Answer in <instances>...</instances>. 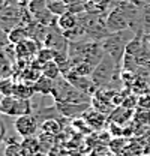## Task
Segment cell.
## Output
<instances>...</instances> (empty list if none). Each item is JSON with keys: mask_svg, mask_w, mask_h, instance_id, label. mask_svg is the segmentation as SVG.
Segmentation results:
<instances>
[{"mask_svg": "<svg viewBox=\"0 0 150 156\" xmlns=\"http://www.w3.org/2000/svg\"><path fill=\"white\" fill-rule=\"evenodd\" d=\"M41 129H42L44 134H48V135H57V134H60V131H62V125L59 123L57 119H48V120H44Z\"/></svg>", "mask_w": 150, "mask_h": 156, "instance_id": "ac0fdd59", "label": "cell"}, {"mask_svg": "<svg viewBox=\"0 0 150 156\" xmlns=\"http://www.w3.org/2000/svg\"><path fill=\"white\" fill-rule=\"evenodd\" d=\"M14 128L15 132L23 138H29V136H35V134L39 129V120L36 114H26V116L17 117L14 122Z\"/></svg>", "mask_w": 150, "mask_h": 156, "instance_id": "5b68a950", "label": "cell"}, {"mask_svg": "<svg viewBox=\"0 0 150 156\" xmlns=\"http://www.w3.org/2000/svg\"><path fill=\"white\" fill-rule=\"evenodd\" d=\"M93 105L96 107V111L102 113V114H108L112 110L114 104L112 101H110V96H105L104 92H96V95H93Z\"/></svg>", "mask_w": 150, "mask_h": 156, "instance_id": "30bf717a", "label": "cell"}, {"mask_svg": "<svg viewBox=\"0 0 150 156\" xmlns=\"http://www.w3.org/2000/svg\"><path fill=\"white\" fill-rule=\"evenodd\" d=\"M138 108H143V110L150 111V93L138 96Z\"/></svg>", "mask_w": 150, "mask_h": 156, "instance_id": "7402d4cb", "label": "cell"}, {"mask_svg": "<svg viewBox=\"0 0 150 156\" xmlns=\"http://www.w3.org/2000/svg\"><path fill=\"white\" fill-rule=\"evenodd\" d=\"M105 26H107L110 33H116V32H122V30H128L129 29L128 18H126V15L123 14V11L119 6H116L111 12L107 15Z\"/></svg>", "mask_w": 150, "mask_h": 156, "instance_id": "8992f818", "label": "cell"}, {"mask_svg": "<svg viewBox=\"0 0 150 156\" xmlns=\"http://www.w3.org/2000/svg\"><path fill=\"white\" fill-rule=\"evenodd\" d=\"M56 107L59 113L65 117H75L83 116L87 113L89 102L87 104H68V102H56Z\"/></svg>", "mask_w": 150, "mask_h": 156, "instance_id": "52a82bcc", "label": "cell"}, {"mask_svg": "<svg viewBox=\"0 0 150 156\" xmlns=\"http://www.w3.org/2000/svg\"><path fill=\"white\" fill-rule=\"evenodd\" d=\"M38 53V42L35 39L29 38L23 42L15 45V57L18 58H29L30 56Z\"/></svg>", "mask_w": 150, "mask_h": 156, "instance_id": "9c48e42d", "label": "cell"}, {"mask_svg": "<svg viewBox=\"0 0 150 156\" xmlns=\"http://www.w3.org/2000/svg\"><path fill=\"white\" fill-rule=\"evenodd\" d=\"M47 8H48L47 6V0H32L27 5V9H29V12H30L32 17H36L38 14L44 12Z\"/></svg>", "mask_w": 150, "mask_h": 156, "instance_id": "d6986e66", "label": "cell"}, {"mask_svg": "<svg viewBox=\"0 0 150 156\" xmlns=\"http://www.w3.org/2000/svg\"><path fill=\"white\" fill-rule=\"evenodd\" d=\"M3 98H5V96H3V93L0 92V105H2V101H3Z\"/></svg>", "mask_w": 150, "mask_h": 156, "instance_id": "4316f807", "label": "cell"}, {"mask_svg": "<svg viewBox=\"0 0 150 156\" xmlns=\"http://www.w3.org/2000/svg\"><path fill=\"white\" fill-rule=\"evenodd\" d=\"M42 75H45V77L51 78V80H59V75H60V68H59V65H57L54 60H51V62H47V63H44L42 65Z\"/></svg>", "mask_w": 150, "mask_h": 156, "instance_id": "e0dca14e", "label": "cell"}, {"mask_svg": "<svg viewBox=\"0 0 150 156\" xmlns=\"http://www.w3.org/2000/svg\"><path fill=\"white\" fill-rule=\"evenodd\" d=\"M14 89H15V83L11 77L3 78L0 81V92L3 93V96H12L14 95Z\"/></svg>", "mask_w": 150, "mask_h": 156, "instance_id": "ffe728a7", "label": "cell"}, {"mask_svg": "<svg viewBox=\"0 0 150 156\" xmlns=\"http://www.w3.org/2000/svg\"><path fill=\"white\" fill-rule=\"evenodd\" d=\"M134 120L137 122V125H143V126H149L150 125V111L143 110V108H137Z\"/></svg>", "mask_w": 150, "mask_h": 156, "instance_id": "44dd1931", "label": "cell"}, {"mask_svg": "<svg viewBox=\"0 0 150 156\" xmlns=\"http://www.w3.org/2000/svg\"><path fill=\"white\" fill-rule=\"evenodd\" d=\"M53 96L56 102H68V104H87L90 98L89 95L74 87L68 80H56Z\"/></svg>", "mask_w": 150, "mask_h": 156, "instance_id": "3957f363", "label": "cell"}, {"mask_svg": "<svg viewBox=\"0 0 150 156\" xmlns=\"http://www.w3.org/2000/svg\"><path fill=\"white\" fill-rule=\"evenodd\" d=\"M0 156H5V150H3L2 147H0Z\"/></svg>", "mask_w": 150, "mask_h": 156, "instance_id": "484cf974", "label": "cell"}, {"mask_svg": "<svg viewBox=\"0 0 150 156\" xmlns=\"http://www.w3.org/2000/svg\"><path fill=\"white\" fill-rule=\"evenodd\" d=\"M17 2H18L20 5H23V6H27V5H29L32 0H17Z\"/></svg>", "mask_w": 150, "mask_h": 156, "instance_id": "d4e9b609", "label": "cell"}, {"mask_svg": "<svg viewBox=\"0 0 150 156\" xmlns=\"http://www.w3.org/2000/svg\"><path fill=\"white\" fill-rule=\"evenodd\" d=\"M3 150H5V156H27L24 149H23V146H21V143L12 140V138L5 141Z\"/></svg>", "mask_w": 150, "mask_h": 156, "instance_id": "5bb4252c", "label": "cell"}, {"mask_svg": "<svg viewBox=\"0 0 150 156\" xmlns=\"http://www.w3.org/2000/svg\"><path fill=\"white\" fill-rule=\"evenodd\" d=\"M134 38H135V33L131 29H128V30L110 33L107 38L101 41V44H102V48H104L105 54H108L110 57L114 58V62L117 65H120L123 62V57H125L126 47L129 45V42Z\"/></svg>", "mask_w": 150, "mask_h": 156, "instance_id": "6da1fadb", "label": "cell"}, {"mask_svg": "<svg viewBox=\"0 0 150 156\" xmlns=\"http://www.w3.org/2000/svg\"><path fill=\"white\" fill-rule=\"evenodd\" d=\"M33 95H36L33 86H30V84H27V83H18V84L15 83V89H14V95H12V96L30 101V99L33 98Z\"/></svg>", "mask_w": 150, "mask_h": 156, "instance_id": "4fadbf2b", "label": "cell"}, {"mask_svg": "<svg viewBox=\"0 0 150 156\" xmlns=\"http://www.w3.org/2000/svg\"><path fill=\"white\" fill-rule=\"evenodd\" d=\"M8 36H9V42H11L12 45H17L20 42H23V41L30 38L29 26H18V27H15L14 30H11V32L8 33Z\"/></svg>", "mask_w": 150, "mask_h": 156, "instance_id": "7c38bea8", "label": "cell"}, {"mask_svg": "<svg viewBox=\"0 0 150 156\" xmlns=\"http://www.w3.org/2000/svg\"><path fill=\"white\" fill-rule=\"evenodd\" d=\"M78 26H80V20H78V17L75 15L74 12H71V11L62 14V15L59 17V20H57V27L62 30L63 35L68 33V32L75 30Z\"/></svg>", "mask_w": 150, "mask_h": 156, "instance_id": "ba28073f", "label": "cell"}, {"mask_svg": "<svg viewBox=\"0 0 150 156\" xmlns=\"http://www.w3.org/2000/svg\"><path fill=\"white\" fill-rule=\"evenodd\" d=\"M54 86H56V81H54V80L42 75V77L33 84V89H35V93H41V95H53Z\"/></svg>", "mask_w": 150, "mask_h": 156, "instance_id": "8fae6325", "label": "cell"}, {"mask_svg": "<svg viewBox=\"0 0 150 156\" xmlns=\"http://www.w3.org/2000/svg\"><path fill=\"white\" fill-rule=\"evenodd\" d=\"M8 45H11V42H9V36H8V33L0 27V50H5Z\"/></svg>", "mask_w": 150, "mask_h": 156, "instance_id": "603a6c76", "label": "cell"}, {"mask_svg": "<svg viewBox=\"0 0 150 156\" xmlns=\"http://www.w3.org/2000/svg\"><path fill=\"white\" fill-rule=\"evenodd\" d=\"M5 140H6V126H5V122H3L2 114H0V147H2Z\"/></svg>", "mask_w": 150, "mask_h": 156, "instance_id": "cb8c5ba5", "label": "cell"}, {"mask_svg": "<svg viewBox=\"0 0 150 156\" xmlns=\"http://www.w3.org/2000/svg\"><path fill=\"white\" fill-rule=\"evenodd\" d=\"M117 68H119V65L114 62V58L110 57L108 54H105L104 58L99 62V65L96 66L93 69V72H92V81H93V84L98 87V90L101 89V90H104V89H108V90H111L112 87V83L117 80Z\"/></svg>", "mask_w": 150, "mask_h": 156, "instance_id": "7a4b0ae2", "label": "cell"}, {"mask_svg": "<svg viewBox=\"0 0 150 156\" xmlns=\"http://www.w3.org/2000/svg\"><path fill=\"white\" fill-rule=\"evenodd\" d=\"M146 38H147V42H149V44H150V33H149V35H147V36H146Z\"/></svg>", "mask_w": 150, "mask_h": 156, "instance_id": "83f0119b", "label": "cell"}, {"mask_svg": "<svg viewBox=\"0 0 150 156\" xmlns=\"http://www.w3.org/2000/svg\"><path fill=\"white\" fill-rule=\"evenodd\" d=\"M21 146H23L26 155H38V153H41V143H39V138H35V136L24 138V140L21 141Z\"/></svg>", "mask_w": 150, "mask_h": 156, "instance_id": "2e32d148", "label": "cell"}, {"mask_svg": "<svg viewBox=\"0 0 150 156\" xmlns=\"http://www.w3.org/2000/svg\"><path fill=\"white\" fill-rule=\"evenodd\" d=\"M32 102L27 99H20L15 96H5L0 105V114L9 117H21L32 114Z\"/></svg>", "mask_w": 150, "mask_h": 156, "instance_id": "277c9868", "label": "cell"}, {"mask_svg": "<svg viewBox=\"0 0 150 156\" xmlns=\"http://www.w3.org/2000/svg\"><path fill=\"white\" fill-rule=\"evenodd\" d=\"M140 6V21H141V30L147 36L150 33V3L138 5Z\"/></svg>", "mask_w": 150, "mask_h": 156, "instance_id": "9a60e30c", "label": "cell"}]
</instances>
